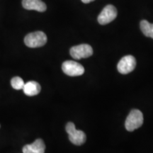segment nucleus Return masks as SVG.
Instances as JSON below:
<instances>
[{"instance_id":"nucleus-1","label":"nucleus","mask_w":153,"mask_h":153,"mask_svg":"<svg viewBox=\"0 0 153 153\" xmlns=\"http://www.w3.org/2000/svg\"><path fill=\"white\" fill-rule=\"evenodd\" d=\"M143 114L140 110H132L126 120L125 127L127 131H133L139 128L143 124Z\"/></svg>"},{"instance_id":"nucleus-2","label":"nucleus","mask_w":153,"mask_h":153,"mask_svg":"<svg viewBox=\"0 0 153 153\" xmlns=\"http://www.w3.org/2000/svg\"><path fill=\"white\" fill-rule=\"evenodd\" d=\"M24 43L26 46L32 48L42 47L47 43V36L42 31L33 32L26 36Z\"/></svg>"},{"instance_id":"nucleus-3","label":"nucleus","mask_w":153,"mask_h":153,"mask_svg":"<svg viewBox=\"0 0 153 153\" xmlns=\"http://www.w3.org/2000/svg\"><path fill=\"white\" fill-rule=\"evenodd\" d=\"M66 132L69 135L70 142L75 145H82L85 143L87 136L82 131L76 130L75 126L72 122H69L66 125Z\"/></svg>"},{"instance_id":"nucleus-4","label":"nucleus","mask_w":153,"mask_h":153,"mask_svg":"<svg viewBox=\"0 0 153 153\" xmlns=\"http://www.w3.org/2000/svg\"><path fill=\"white\" fill-rule=\"evenodd\" d=\"M62 70L65 74L71 76L82 75L85 72V68L81 64L72 60H68L63 62Z\"/></svg>"},{"instance_id":"nucleus-5","label":"nucleus","mask_w":153,"mask_h":153,"mask_svg":"<svg viewBox=\"0 0 153 153\" xmlns=\"http://www.w3.org/2000/svg\"><path fill=\"white\" fill-rule=\"evenodd\" d=\"M117 16V9L114 6L108 4L104 7L99 15L98 22L101 25H106L111 23Z\"/></svg>"},{"instance_id":"nucleus-6","label":"nucleus","mask_w":153,"mask_h":153,"mask_svg":"<svg viewBox=\"0 0 153 153\" xmlns=\"http://www.w3.org/2000/svg\"><path fill=\"white\" fill-rule=\"evenodd\" d=\"M70 55L76 60L82 58H87L93 55V49L88 44H81V45L73 46L70 49Z\"/></svg>"},{"instance_id":"nucleus-7","label":"nucleus","mask_w":153,"mask_h":153,"mask_svg":"<svg viewBox=\"0 0 153 153\" xmlns=\"http://www.w3.org/2000/svg\"><path fill=\"white\" fill-rule=\"evenodd\" d=\"M136 66V60L132 55H126L118 62L117 69L120 74H126L133 72Z\"/></svg>"},{"instance_id":"nucleus-8","label":"nucleus","mask_w":153,"mask_h":153,"mask_svg":"<svg viewBox=\"0 0 153 153\" xmlns=\"http://www.w3.org/2000/svg\"><path fill=\"white\" fill-rule=\"evenodd\" d=\"M22 5L27 10H35L43 12L46 10V4L41 0H22Z\"/></svg>"},{"instance_id":"nucleus-9","label":"nucleus","mask_w":153,"mask_h":153,"mask_svg":"<svg viewBox=\"0 0 153 153\" xmlns=\"http://www.w3.org/2000/svg\"><path fill=\"white\" fill-rule=\"evenodd\" d=\"M45 145L41 139H37L30 145H26L23 148V153H44Z\"/></svg>"},{"instance_id":"nucleus-10","label":"nucleus","mask_w":153,"mask_h":153,"mask_svg":"<svg viewBox=\"0 0 153 153\" xmlns=\"http://www.w3.org/2000/svg\"><path fill=\"white\" fill-rule=\"evenodd\" d=\"M23 90L26 95L29 97L36 96L40 93L41 90V85L35 81H30L26 83L23 87Z\"/></svg>"},{"instance_id":"nucleus-11","label":"nucleus","mask_w":153,"mask_h":153,"mask_svg":"<svg viewBox=\"0 0 153 153\" xmlns=\"http://www.w3.org/2000/svg\"><path fill=\"white\" fill-rule=\"evenodd\" d=\"M140 30L147 37L153 38V24H150L148 21L143 20L140 24Z\"/></svg>"},{"instance_id":"nucleus-12","label":"nucleus","mask_w":153,"mask_h":153,"mask_svg":"<svg viewBox=\"0 0 153 153\" xmlns=\"http://www.w3.org/2000/svg\"><path fill=\"white\" fill-rule=\"evenodd\" d=\"M11 85L14 89L19 90V89H23V87L25 85L24 80L19 76H14L11 80Z\"/></svg>"},{"instance_id":"nucleus-13","label":"nucleus","mask_w":153,"mask_h":153,"mask_svg":"<svg viewBox=\"0 0 153 153\" xmlns=\"http://www.w3.org/2000/svg\"><path fill=\"white\" fill-rule=\"evenodd\" d=\"M94 1V0H82V1L83 3H85V4H88V3H90L91 1Z\"/></svg>"}]
</instances>
